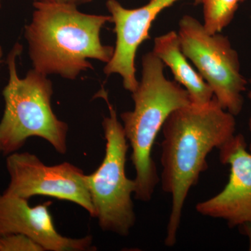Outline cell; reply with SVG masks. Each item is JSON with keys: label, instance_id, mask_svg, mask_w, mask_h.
<instances>
[{"label": "cell", "instance_id": "obj_8", "mask_svg": "<svg viewBox=\"0 0 251 251\" xmlns=\"http://www.w3.org/2000/svg\"><path fill=\"white\" fill-rule=\"evenodd\" d=\"M178 1L180 0H150L148 4L133 9H126L117 0L106 1L116 35L113 55L103 69L107 76L119 74L126 90L131 93L136 90L139 84L135 69L138 48L150 39V30L157 16ZM193 1L196 4L202 3V0Z\"/></svg>", "mask_w": 251, "mask_h": 251}, {"label": "cell", "instance_id": "obj_12", "mask_svg": "<svg viewBox=\"0 0 251 251\" xmlns=\"http://www.w3.org/2000/svg\"><path fill=\"white\" fill-rule=\"evenodd\" d=\"M245 0H202L204 25L209 34L220 33L232 22L239 4Z\"/></svg>", "mask_w": 251, "mask_h": 251}, {"label": "cell", "instance_id": "obj_6", "mask_svg": "<svg viewBox=\"0 0 251 251\" xmlns=\"http://www.w3.org/2000/svg\"><path fill=\"white\" fill-rule=\"evenodd\" d=\"M181 49L197 68L224 110L237 116L244 105L247 81L240 72L237 51L227 36L211 34L196 18L185 15L179 23Z\"/></svg>", "mask_w": 251, "mask_h": 251}, {"label": "cell", "instance_id": "obj_2", "mask_svg": "<svg viewBox=\"0 0 251 251\" xmlns=\"http://www.w3.org/2000/svg\"><path fill=\"white\" fill-rule=\"evenodd\" d=\"M33 5L31 22L25 27L33 69L74 80L93 69L88 59L110 62L115 47L102 44L100 31L111 16L84 14L74 5Z\"/></svg>", "mask_w": 251, "mask_h": 251}, {"label": "cell", "instance_id": "obj_15", "mask_svg": "<svg viewBox=\"0 0 251 251\" xmlns=\"http://www.w3.org/2000/svg\"><path fill=\"white\" fill-rule=\"evenodd\" d=\"M239 230L241 233L244 234L249 238V251H251V224H245L239 226Z\"/></svg>", "mask_w": 251, "mask_h": 251}, {"label": "cell", "instance_id": "obj_19", "mask_svg": "<svg viewBox=\"0 0 251 251\" xmlns=\"http://www.w3.org/2000/svg\"><path fill=\"white\" fill-rule=\"evenodd\" d=\"M249 150H250V152L251 153V144L250 145V147H249Z\"/></svg>", "mask_w": 251, "mask_h": 251}, {"label": "cell", "instance_id": "obj_17", "mask_svg": "<svg viewBox=\"0 0 251 251\" xmlns=\"http://www.w3.org/2000/svg\"><path fill=\"white\" fill-rule=\"evenodd\" d=\"M3 55V51L2 49H1V46H0V64L1 62V57H2ZM0 153H1V147H0Z\"/></svg>", "mask_w": 251, "mask_h": 251}, {"label": "cell", "instance_id": "obj_1", "mask_svg": "<svg viewBox=\"0 0 251 251\" xmlns=\"http://www.w3.org/2000/svg\"><path fill=\"white\" fill-rule=\"evenodd\" d=\"M234 116L215 97L203 105L190 103L172 112L163 125L161 144L162 189L171 195V211L165 244L174 247L190 190L208 168V155L234 135Z\"/></svg>", "mask_w": 251, "mask_h": 251}, {"label": "cell", "instance_id": "obj_9", "mask_svg": "<svg viewBox=\"0 0 251 251\" xmlns=\"http://www.w3.org/2000/svg\"><path fill=\"white\" fill-rule=\"evenodd\" d=\"M247 148L244 135L238 134L220 149V161L230 166L228 182L196 206L201 215L224 220L229 227L251 224V153Z\"/></svg>", "mask_w": 251, "mask_h": 251}, {"label": "cell", "instance_id": "obj_3", "mask_svg": "<svg viewBox=\"0 0 251 251\" xmlns=\"http://www.w3.org/2000/svg\"><path fill=\"white\" fill-rule=\"evenodd\" d=\"M143 72L138 87L132 92L134 109L120 115L126 138L131 148L135 168V199L151 201L160 176L152 158L153 144L170 115L191 103L187 91L164 75V63L153 52L142 59Z\"/></svg>", "mask_w": 251, "mask_h": 251}, {"label": "cell", "instance_id": "obj_16", "mask_svg": "<svg viewBox=\"0 0 251 251\" xmlns=\"http://www.w3.org/2000/svg\"><path fill=\"white\" fill-rule=\"evenodd\" d=\"M250 82L251 83V78L250 79ZM249 98L251 100V92H249ZM249 130H250V131L251 133V117L250 120H249Z\"/></svg>", "mask_w": 251, "mask_h": 251}, {"label": "cell", "instance_id": "obj_11", "mask_svg": "<svg viewBox=\"0 0 251 251\" xmlns=\"http://www.w3.org/2000/svg\"><path fill=\"white\" fill-rule=\"evenodd\" d=\"M152 52L171 69L175 80L187 91L191 103L203 105L212 100L211 87L183 53L178 33L171 31L155 38Z\"/></svg>", "mask_w": 251, "mask_h": 251}, {"label": "cell", "instance_id": "obj_13", "mask_svg": "<svg viewBox=\"0 0 251 251\" xmlns=\"http://www.w3.org/2000/svg\"><path fill=\"white\" fill-rule=\"evenodd\" d=\"M0 251H45L35 241L21 234L0 235Z\"/></svg>", "mask_w": 251, "mask_h": 251}, {"label": "cell", "instance_id": "obj_14", "mask_svg": "<svg viewBox=\"0 0 251 251\" xmlns=\"http://www.w3.org/2000/svg\"><path fill=\"white\" fill-rule=\"evenodd\" d=\"M34 2L52 3V4H64L74 5L78 6L80 5L87 4L93 0H33Z\"/></svg>", "mask_w": 251, "mask_h": 251}, {"label": "cell", "instance_id": "obj_7", "mask_svg": "<svg viewBox=\"0 0 251 251\" xmlns=\"http://www.w3.org/2000/svg\"><path fill=\"white\" fill-rule=\"evenodd\" d=\"M9 173L6 194L28 200L45 196L74 202L83 208L92 217L95 212L83 171L64 162L46 166L34 153L14 152L6 161Z\"/></svg>", "mask_w": 251, "mask_h": 251}, {"label": "cell", "instance_id": "obj_10", "mask_svg": "<svg viewBox=\"0 0 251 251\" xmlns=\"http://www.w3.org/2000/svg\"><path fill=\"white\" fill-rule=\"evenodd\" d=\"M51 201L34 206L28 200L3 193L0 194V235L21 234L27 236L45 251L92 250L93 238L64 237L54 226L50 211Z\"/></svg>", "mask_w": 251, "mask_h": 251}, {"label": "cell", "instance_id": "obj_5", "mask_svg": "<svg viewBox=\"0 0 251 251\" xmlns=\"http://www.w3.org/2000/svg\"><path fill=\"white\" fill-rule=\"evenodd\" d=\"M98 95L109 109V116L103 121L105 156L95 172L86 175V182L99 227L105 232L127 237L136 222L132 201L136 184L135 179L127 177L125 170L129 145L106 92L102 89Z\"/></svg>", "mask_w": 251, "mask_h": 251}, {"label": "cell", "instance_id": "obj_18", "mask_svg": "<svg viewBox=\"0 0 251 251\" xmlns=\"http://www.w3.org/2000/svg\"><path fill=\"white\" fill-rule=\"evenodd\" d=\"M1 1H2V0H0V8H1Z\"/></svg>", "mask_w": 251, "mask_h": 251}, {"label": "cell", "instance_id": "obj_4", "mask_svg": "<svg viewBox=\"0 0 251 251\" xmlns=\"http://www.w3.org/2000/svg\"><path fill=\"white\" fill-rule=\"evenodd\" d=\"M22 52L23 46L16 43L6 59L9 77L2 92L5 106L0 122L1 153L8 156L16 152L29 138L37 137L65 154L69 126L52 110V82L34 69L23 78L18 76L16 60Z\"/></svg>", "mask_w": 251, "mask_h": 251}]
</instances>
